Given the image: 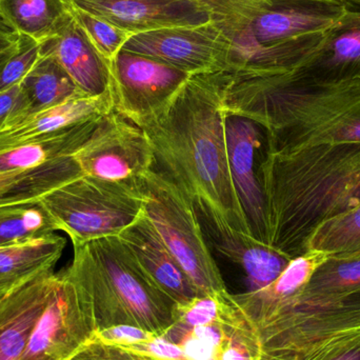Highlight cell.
I'll return each instance as SVG.
<instances>
[{
	"label": "cell",
	"mask_w": 360,
	"mask_h": 360,
	"mask_svg": "<svg viewBox=\"0 0 360 360\" xmlns=\"http://www.w3.org/2000/svg\"><path fill=\"white\" fill-rule=\"evenodd\" d=\"M350 6L347 0H268L235 41L232 71L249 63L264 46L327 33Z\"/></svg>",
	"instance_id": "cell-9"
},
{
	"label": "cell",
	"mask_w": 360,
	"mask_h": 360,
	"mask_svg": "<svg viewBox=\"0 0 360 360\" xmlns=\"http://www.w3.org/2000/svg\"><path fill=\"white\" fill-rule=\"evenodd\" d=\"M262 127L249 118L228 115L226 120L229 165L235 190L252 236L268 245L266 207L258 177Z\"/></svg>",
	"instance_id": "cell-12"
},
{
	"label": "cell",
	"mask_w": 360,
	"mask_h": 360,
	"mask_svg": "<svg viewBox=\"0 0 360 360\" xmlns=\"http://www.w3.org/2000/svg\"><path fill=\"white\" fill-rule=\"evenodd\" d=\"M56 281L48 271L0 294V360L21 359Z\"/></svg>",
	"instance_id": "cell-14"
},
{
	"label": "cell",
	"mask_w": 360,
	"mask_h": 360,
	"mask_svg": "<svg viewBox=\"0 0 360 360\" xmlns=\"http://www.w3.org/2000/svg\"><path fill=\"white\" fill-rule=\"evenodd\" d=\"M73 250V260L63 270L88 298L97 331L126 325L160 338L166 334L174 323L175 304L146 277L120 237Z\"/></svg>",
	"instance_id": "cell-4"
},
{
	"label": "cell",
	"mask_w": 360,
	"mask_h": 360,
	"mask_svg": "<svg viewBox=\"0 0 360 360\" xmlns=\"http://www.w3.org/2000/svg\"><path fill=\"white\" fill-rule=\"evenodd\" d=\"M108 65L114 110L141 129L166 113L193 76L126 50Z\"/></svg>",
	"instance_id": "cell-7"
},
{
	"label": "cell",
	"mask_w": 360,
	"mask_h": 360,
	"mask_svg": "<svg viewBox=\"0 0 360 360\" xmlns=\"http://www.w3.org/2000/svg\"><path fill=\"white\" fill-rule=\"evenodd\" d=\"M128 350L162 360H192L179 345L173 344L162 338L148 342H137L131 346L122 347Z\"/></svg>",
	"instance_id": "cell-36"
},
{
	"label": "cell",
	"mask_w": 360,
	"mask_h": 360,
	"mask_svg": "<svg viewBox=\"0 0 360 360\" xmlns=\"http://www.w3.org/2000/svg\"><path fill=\"white\" fill-rule=\"evenodd\" d=\"M143 214L200 297L228 292L207 248L192 199L166 172L153 169L139 179Z\"/></svg>",
	"instance_id": "cell-6"
},
{
	"label": "cell",
	"mask_w": 360,
	"mask_h": 360,
	"mask_svg": "<svg viewBox=\"0 0 360 360\" xmlns=\"http://www.w3.org/2000/svg\"><path fill=\"white\" fill-rule=\"evenodd\" d=\"M326 257V254L310 252L293 258L283 274L268 287L236 295L229 293V304L233 312L245 323H254L264 319L283 302L300 293L315 269Z\"/></svg>",
	"instance_id": "cell-18"
},
{
	"label": "cell",
	"mask_w": 360,
	"mask_h": 360,
	"mask_svg": "<svg viewBox=\"0 0 360 360\" xmlns=\"http://www.w3.org/2000/svg\"><path fill=\"white\" fill-rule=\"evenodd\" d=\"M56 226L40 200L0 205V248L55 233Z\"/></svg>",
	"instance_id": "cell-27"
},
{
	"label": "cell",
	"mask_w": 360,
	"mask_h": 360,
	"mask_svg": "<svg viewBox=\"0 0 360 360\" xmlns=\"http://www.w3.org/2000/svg\"><path fill=\"white\" fill-rule=\"evenodd\" d=\"M67 240L56 233L0 248V294L40 273L54 271Z\"/></svg>",
	"instance_id": "cell-22"
},
{
	"label": "cell",
	"mask_w": 360,
	"mask_h": 360,
	"mask_svg": "<svg viewBox=\"0 0 360 360\" xmlns=\"http://www.w3.org/2000/svg\"><path fill=\"white\" fill-rule=\"evenodd\" d=\"M84 176L74 156L29 170L0 173V205L40 200L51 191Z\"/></svg>",
	"instance_id": "cell-24"
},
{
	"label": "cell",
	"mask_w": 360,
	"mask_h": 360,
	"mask_svg": "<svg viewBox=\"0 0 360 360\" xmlns=\"http://www.w3.org/2000/svg\"><path fill=\"white\" fill-rule=\"evenodd\" d=\"M101 117L86 120L34 141L2 148L0 173L29 170L46 162L75 155L90 139Z\"/></svg>",
	"instance_id": "cell-20"
},
{
	"label": "cell",
	"mask_w": 360,
	"mask_h": 360,
	"mask_svg": "<svg viewBox=\"0 0 360 360\" xmlns=\"http://www.w3.org/2000/svg\"><path fill=\"white\" fill-rule=\"evenodd\" d=\"M84 175L137 181L153 168L155 152L143 129L112 110L74 155Z\"/></svg>",
	"instance_id": "cell-10"
},
{
	"label": "cell",
	"mask_w": 360,
	"mask_h": 360,
	"mask_svg": "<svg viewBox=\"0 0 360 360\" xmlns=\"http://www.w3.org/2000/svg\"><path fill=\"white\" fill-rule=\"evenodd\" d=\"M95 335L103 342L120 347L131 346L137 342H148L160 338L152 332L146 331L134 326H116L95 332Z\"/></svg>",
	"instance_id": "cell-35"
},
{
	"label": "cell",
	"mask_w": 360,
	"mask_h": 360,
	"mask_svg": "<svg viewBox=\"0 0 360 360\" xmlns=\"http://www.w3.org/2000/svg\"><path fill=\"white\" fill-rule=\"evenodd\" d=\"M0 14L13 32L39 44L58 35L74 19L70 0H0Z\"/></svg>",
	"instance_id": "cell-23"
},
{
	"label": "cell",
	"mask_w": 360,
	"mask_h": 360,
	"mask_svg": "<svg viewBox=\"0 0 360 360\" xmlns=\"http://www.w3.org/2000/svg\"><path fill=\"white\" fill-rule=\"evenodd\" d=\"M40 203L73 245L120 236L143 213L139 180L113 181L88 175L51 191Z\"/></svg>",
	"instance_id": "cell-5"
},
{
	"label": "cell",
	"mask_w": 360,
	"mask_h": 360,
	"mask_svg": "<svg viewBox=\"0 0 360 360\" xmlns=\"http://www.w3.org/2000/svg\"><path fill=\"white\" fill-rule=\"evenodd\" d=\"M308 360H360V327L340 332Z\"/></svg>",
	"instance_id": "cell-33"
},
{
	"label": "cell",
	"mask_w": 360,
	"mask_h": 360,
	"mask_svg": "<svg viewBox=\"0 0 360 360\" xmlns=\"http://www.w3.org/2000/svg\"><path fill=\"white\" fill-rule=\"evenodd\" d=\"M19 35L12 30L0 27V53L4 52L8 49L16 46L18 44Z\"/></svg>",
	"instance_id": "cell-37"
},
{
	"label": "cell",
	"mask_w": 360,
	"mask_h": 360,
	"mask_svg": "<svg viewBox=\"0 0 360 360\" xmlns=\"http://www.w3.org/2000/svg\"><path fill=\"white\" fill-rule=\"evenodd\" d=\"M96 331L88 298L65 271H60L20 360H67Z\"/></svg>",
	"instance_id": "cell-11"
},
{
	"label": "cell",
	"mask_w": 360,
	"mask_h": 360,
	"mask_svg": "<svg viewBox=\"0 0 360 360\" xmlns=\"http://www.w3.org/2000/svg\"><path fill=\"white\" fill-rule=\"evenodd\" d=\"M27 107L20 84L0 93V129L8 128L23 120Z\"/></svg>",
	"instance_id": "cell-34"
},
{
	"label": "cell",
	"mask_w": 360,
	"mask_h": 360,
	"mask_svg": "<svg viewBox=\"0 0 360 360\" xmlns=\"http://www.w3.org/2000/svg\"><path fill=\"white\" fill-rule=\"evenodd\" d=\"M350 6H360V0H347Z\"/></svg>",
	"instance_id": "cell-40"
},
{
	"label": "cell",
	"mask_w": 360,
	"mask_h": 360,
	"mask_svg": "<svg viewBox=\"0 0 360 360\" xmlns=\"http://www.w3.org/2000/svg\"><path fill=\"white\" fill-rule=\"evenodd\" d=\"M39 57V42L27 36L19 35L18 50L0 72V93L21 84Z\"/></svg>",
	"instance_id": "cell-31"
},
{
	"label": "cell",
	"mask_w": 360,
	"mask_h": 360,
	"mask_svg": "<svg viewBox=\"0 0 360 360\" xmlns=\"http://www.w3.org/2000/svg\"><path fill=\"white\" fill-rule=\"evenodd\" d=\"M118 237L146 277L173 304H184L198 296L145 214Z\"/></svg>",
	"instance_id": "cell-15"
},
{
	"label": "cell",
	"mask_w": 360,
	"mask_h": 360,
	"mask_svg": "<svg viewBox=\"0 0 360 360\" xmlns=\"http://www.w3.org/2000/svg\"><path fill=\"white\" fill-rule=\"evenodd\" d=\"M0 27H4V29L6 30H11L10 27H8V25H6V22H4V19H2L1 14H0Z\"/></svg>",
	"instance_id": "cell-39"
},
{
	"label": "cell",
	"mask_w": 360,
	"mask_h": 360,
	"mask_svg": "<svg viewBox=\"0 0 360 360\" xmlns=\"http://www.w3.org/2000/svg\"><path fill=\"white\" fill-rule=\"evenodd\" d=\"M67 360H162L103 342L93 335Z\"/></svg>",
	"instance_id": "cell-32"
},
{
	"label": "cell",
	"mask_w": 360,
	"mask_h": 360,
	"mask_svg": "<svg viewBox=\"0 0 360 360\" xmlns=\"http://www.w3.org/2000/svg\"><path fill=\"white\" fill-rule=\"evenodd\" d=\"M80 10L110 21L133 34L188 27L215 20L195 0H70Z\"/></svg>",
	"instance_id": "cell-13"
},
{
	"label": "cell",
	"mask_w": 360,
	"mask_h": 360,
	"mask_svg": "<svg viewBox=\"0 0 360 360\" xmlns=\"http://www.w3.org/2000/svg\"><path fill=\"white\" fill-rule=\"evenodd\" d=\"M222 72L191 76L171 107L143 128L156 162L214 231L251 235L229 165Z\"/></svg>",
	"instance_id": "cell-1"
},
{
	"label": "cell",
	"mask_w": 360,
	"mask_h": 360,
	"mask_svg": "<svg viewBox=\"0 0 360 360\" xmlns=\"http://www.w3.org/2000/svg\"><path fill=\"white\" fill-rule=\"evenodd\" d=\"M73 15L89 41L108 65L115 60L120 51L134 35L105 19L95 16L74 6Z\"/></svg>",
	"instance_id": "cell-29"
},
{
	"label": "cell",
	"mask_w": 360,
	"mask_h": 360,
	"mask_svg": "<svg viewBox=\"0 0 360 360\" xmlns=\"http://www.w3.org/2000/svg\"><path fill=\"white\" fill-rule=\"evenodd\" d=\"M114 110L112 91L101 96H82L63 105L25 118L22 122L0 129V149L34 141L51 133L93 118L101 117Z\"/></svg>",
	"instance_id": "cell-19"
},
{
	"label": "cell",
	"mask_w": 360,
	"mask_h": 360,
	"mask_svg": "<svg viewBox=\"0 0 360 360\" xmlns=\"http://www.w3.org/2000/svg\"><path fill=\"white\" fill-rule=\"evenodd\" d=\"M300 293L316 298H360V252L327 255Z\"/></svg>",
	"instance_id": "cell-26"
},
{
	"label": "cell",
	"mask_w": 360,
	"mask_h": 360,
	"mask_svg": "<svg viewBox=\"0 0 360 360\" xmlns=\"http://www.w3.org/2000/svg\"><path fill=\"white\" fill-rule=\"evenodd\" d=\"M214 234L218 239V251L243 269L249 291L268 287L283 274L293 259L245 233L224 230L214 231Z\"/></svg>",
	"instance_id": "cell-21"
},
{
	"label": "cell",
	"mask_w": 360,
	"mask_h": 360,
	"mask_svg": "<svg viewBox=\"0 0 360 360\" xmlns=\"http://www.w3.org/2000/svg\"><path fill=\"white\" fill-rule=\"evenodd\" d=\"M52 56L86 96L111 90L109 65L95 50L75 18L54 37L40 44V56Z\"/></svg>",
	"instance_id": "cell-16"
},
{
	"label": "cell",
	"mask_w": 360,
	"mask_h": 360,
	"mask_svg": "<svg viewBox=\"0 0 360 360\" xmlns=\"http://www.w3.org/2000/svg\"><path fill=\"white\" fill-rule=\"evenodd\" d=\"M258 177L268 245L300 257L321 224L359 207L360 143L266 150Z\"/></svg>",
	"instance_id": "cell-3"
},
{
	"label": "cell",
	"mask_w": 360,
	"mask_h": 360,
	"mask_svg": "<svg viewBox=\"0 0 360 360\" xmlns=\"http://www.w3.org/2000/svg\"><path fill=\"white\" fill-rule=\"evenodd\" d=\"M202 4L214 19L234 38L238 39L258 13L266 6V0H195Z\"/></svg>",
	"instance_id": "cell-30"
},
{
	"label": "cell",
	"mask_w": 360,
	"mask_h": 360,
	"mask_svg": "<svg viewBox=\"0 0 360 360\" xmlns=\"http://www.w3.org/2000/svg\"><path fill=\"white\" fill-rule=\"evenodd\" d=\"M296 68L328 82L360 77V6H351L321 46Z\"/></svg>",
	"instance_id": "cell-17"
},
{
	"label": "cell",
	"mask_w": 360,
	"mask_h": 360,
	"mask_svg": "<svg viewBox=\"0 0 360 360\" xmlns=\"http://www.w3.org/2000/svg\"><path fill=\"white\" fill-rule=\"evenodd\" d=\"M226 116L249 118L269 151L360 143V77L328 82L295 69L273 75L224 72Z\"/></svg>",
	"instance_id": "cell-2"
},
{
	"label": "cell",
	"mask_w": 360,
	"mask_h": 360,
	"mask_svg": "<svg viewBox=\"0 0 360 360\" xmlns=\"http://www.w3.org/2000/svg\"><path fill=\"white\" fill-rule=\"evenodd\" d=\"M122 50L151 57L190 75L232 70L235 40L216 20L134 34Z\"/></svg>",
	"instance_id": "cell-8"
},
{
	"label": "cell",
	"mask_w": 360,
	"mask_h": 360,
	"mask_svg": "<svg viewBox=\"0 0 360 360\" xmlns=\"http://www.w3.org/2000/svg\"><path fill=\"white\" fill-rule=\"evenodd\" d=\"M342 255L360 252V205L321 224L307 243V253Z\"/></svg>",
	"instance_id": "cell-28"
},
{
	"label": "cell",
	"mask_w": 360,
	"mask_h": 360,
	"mask_svg": "<svg viewBox=\"0 0 360 360\" xmlns=\"http://www.w3.org/2000/svg\"><path fill=\"white\" fill-rule=\"evenodd\" d=\"M18 50V44L16 46H12V48L8 49V50L4 51V52L0 53V72L4 69L6 63H8V59L15 54Z\"/></svg>",
	"instance_id": "cell-38"
},
{
	"label": "cell",
	"mask_w": 360,
	"mask_h": 360,
	"mask_svg": "<svg viewBox=\"0 0 360 360\" xmlns=\"http://www.w3.org/2000/svg\"><path fill=\"white\" fill-rule=\"evenodd\" d=\"M20 86L27 103L23 120L71 99L86 96L56 59L48 55L39 57Z\"/></svg>",
	"instance_id": "cell-25"
}]
</instances>
